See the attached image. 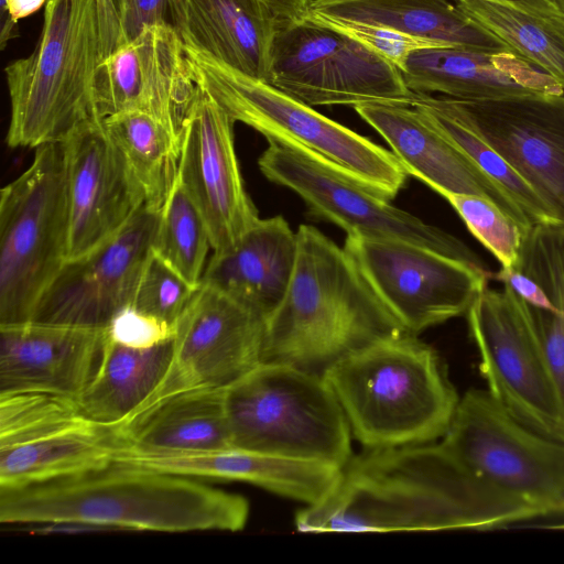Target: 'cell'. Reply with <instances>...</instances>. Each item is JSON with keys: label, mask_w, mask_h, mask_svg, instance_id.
<instances>
[{"label": "cell", "mask_w": 564, "mask_h": 564, "mask_svg": "<svg viewBox=\"0 0 564 564\" xmlns=\"http://www.w3.org/2000/svg\"><path fill=\"white\" fill-rule=\"evenodd\" d=\"M47 0H0V48L19 36L20 20L33 14L45 6Z\"/></svg>", "instance_id": "obj_41"}, {"label": "cell", "mask_w": 564, "mask_h": 564, "mask_svg": "<svg viewBox=\"0 0 564 564\" xmlns=\"http://www.w3.org/2000/svg\"><path fill=\"white\" fill-rule=\"evenodd\" d=\"M297 257V234L282 216L259 218L229 249L214 252L200 283L241 301L265 321L285 296Z\"/></svg>", "instance_id": "obj_26"}, {"label": "cell", "mask_w": 564, "mask_h": 564, "mask_svg": "<svg viewBox=\"0 0 564 564\" xmlns=\"http://www.w3.org/2000/svg\"><path fill=\"white\" fill-rule=\"evenodd\" d=\"M234 123L199 87L184 124L178 180L206 224L214 252L232 247L260 218L243 185Z\"/></svg>", "instance_id": "obj_18"}, {"label": "cell", "mask_w": 564, "mask_h": 564, "mask_svg": "<svg viewBox=\"0 0 564 564\" xmlns=\"http://www.w3.org/2000/svg\"><path fill=\"white\" fill-rule=\"evenodd\" d=\"M63 145L70 260L117 235L144 206V198L102 121L80 128Z\"/></svg>", "instance_id": "obj_19"}, {"label": "cell", "mask_w": 564, "mask_h": 564, "mask_svg": "<svg viewBox=\"0 0 564 564\" xmlns=\"http://www.w3.org/2000/svg\"><path fill=\"white\" fill-rule=\"evenodd\" d=\"M323 376L367 449L442 438L460 398L436 351L408 332L343 357Z\"/></svg>", "instance_id": "obj_4"}, {"label": "cell", "mask_w": 564, "mask_h": 564, "mask_svg": "<svg viewBox=\"0 0 564 564\" xmlns=\"http://www.w3.org/2000/svg\"><path fill=\"white\" fill-rule=\"evenodd\" d=\"M249 503L189 477L112 462L46 481L0 487V522L75 521L156 532L240 531Z\"/></svg>", "instance_id": "obj_2"}, {"label": "cell", "mask_w": 564, "mask_h": 564, "mask_svg": "<svg viewBox=\"0 0 564 564\" xmlns=\"http://www.w3.org/2000/svg\"><path fill=\"white\" fill-rule=\"evenodd\" d=\"M258 164L269 181L296 193L313 215L347 235L404 240L459 259H480L455 236L300 151L269 142Z\"/></svg>", "instance_id": "obj_14"}, {"label": "cell", "mask_w": 564, "mask_h": 564, "mask_svg": "<svg viewBox=\"0 0 564 564\" xmlns=\"http://www.w3.org/2000/svg\"><path fill=\"white\" fill-rule=\"evenodd\" d=\"M540 517L463 467L441 443L368 449L295 516L301 532L487 530Z\"/></svg>", "instance_id": "obj_1"}, {"label": "cell", "mask_w": 564, "mask_h": 564, "mask_svg": "<svg viewBox=\"0 0 564 564\" xmlns=\"http://www.w3.org/2000/svg\"><path fill=\"white\" fill-rule=\"evenodd\" d=\"M412 107L511 198L532 225H560L534 189L469 126L436 105L427 94H419Z\"/></svg>", "instance_id": "obj_32"}, {"label": "cell", "mask_w": 564, "mask_h": 564, "mask_svg": "<svg viewBox=\"0 0 564 564\" xmlns=\"http://www.w3.org/2000/svg\"><path fill=\"white\" fill-rule=\"evenodd\" d=\"M557 8L564 13V0H552Z\"/></svg>", "instance_id": "obj_45"}, {"label": "cell", "mask_w": 564, "mask_h": 564, "mask_svg": "<svg viewBox=\"0 0 564 564\" xmlns=\"http://www.w3.org/2000/svg\"><path fill=\"white\" fill-rule=\"evenodd\" d=\"M185 44V43H184ZM197 85L268 142L300 151L391 200L408 173L392 151L323 116L269 83L185 44Z\"/></svg>", "instance_id": "obj_6"}, {"label": "cell", "mask_w": 564, "mask_h": 564, "mask_svg": "<svg viewBox=\"0 0 564 564\" xmlns=\"http://www.w3.org/2000/svg\"><path fill=\"white\" fill-rule=\"evenodd\" d=\"M68 231L64 145L44 144L0 192V326L31 321L67 260Z\"/></svg>", "instance_id": "obj_8"}, {"label": "cell", "mask_w": 564, "mask_h": 564, "mask_svg": "<svg viewBox=\"0 0 564 564\" xmlns=\"http://www.w3.org/2000/svg\"><path fill=\"white\" fill-rule=\"evenodd\" d=\"M158 214L143 206L112 238L66 260L30 322L107 329L118 313L133 304L152 253Z\"/></svg>", "instance_id": "obj_16"}, {"label": "cell", "mask_w": 564, "mask_h": 564, "mask_svg": "<svg viewBox=\"0 0 564 564\" xmlns=\"http://www.w3.org/2000/svg\"><path fill=\"white\" fill-rule=\"evenodd\" d=\"M432 99L477 132L564 226V94Z\"/></svg>", "instance_id": "obj_15"}, {"label": "cell", "mask_w": 564, "mask_h": 564, "mask_svg": "<svg viewBox=\"0 0 564 564\" xmlns=\"http://www.w3.org/2000/svg\"><path fill=\"white\" fill-rule=\"evenodd\" d=\"M444 198L470 234L495 257L500 264L499 270L509 271L517 265L528 229L484 197L449 194Z\"/></svg>", "instance_id": "obj_34"}, {"label": "cell", "mask_w": 564, "mask_h": 564, "mask_svg": "<svg viewBox=\"0 0 564 564\" xmlns=\"http://www.w3.org/2000/svg\"><path fill=\"white\" fill-rule=\"evenodd\" d=\"M231 446L343 468L352 457L346 415L323 375L261 362L225 388Z\"/></svg>", "instance_id": "obj_7"}, {"label": "cell", "mask_w": 564, "mask_h": 564, "mask_svg": "<svg viewBox=\"0 0 564 564\" xmlns=\"http://www.w3.org/2000/svg\"><path fill=\"white\" fill-rule=\"evenodd\" d=\"M268 83L308 106L397 104L419 93L401 70L347 34L311 18L279 28Z\"/></svg>", "instance_id": "obj_10"}, {"label": "cell", "mask_w": 564, "mask_h": 564, "mask_svg": "<svg viewBox=\"0 0 564 564\" xmlns=\"http://www.w3.org/2000/svg\"><path fill=\"white\" fill-rule=\"evenodd\" d=\"M169 22L185 44L268 83L273 41L286 21L262 0H169Z\"/></svg>", "instance_id": "obj_25"}, {"label": "cell", "mask_w": 564, "mask_h": 564, "mask_svg": "<svg viewBox=\"0 0 564 564\" xmlns=\"http://www.w3.org/2000/svg\"><path fill=\"white\" fill-rule=\"evenodd\" d=\"M99 37H100V57L109 56L120 45L121 32L118 18L111 0H96Z\"/></svg>", "instance_id": "obj_42"}, {"label": "cell", "mask_w": 564, "mask_h": 564, "mask_svg": "<svg viewBox=\"0 0 564 564\" xmlns=\"http://www.w3.org/2000/svg\"><path fill=\"white\" fill-rule=\"evenodd\" d=\"M296 234L294 272L267 319L262 362L324 375L343 357L406 333L344 248L310 225Z\"/></svg>", "instance_id": "obj_3"}, {"label": "cell", "mask_w": 564, "mask_h": 564, "mask_svg": "<svg viewBox=\"0 0 564 564\" xmlns=\"http://www.w3.org/2000/svg\"><path fill=\"white\" fill-rule=\"evenodd\" d=\"M285 21H300L307 14L311 0H262Z\"/></svg>", "instance_id": "obj_44"}, {"label": "cell", "mask_w": 564, "mask_h": 564, "mask_svg": "<svg viewBox=\"0 0 564 564\" xmlns=\"http://www.w3.org/2000/svg\"><path fill=\"white\" fill-rule=\"evenodd\" d=\"M198 91L185 44L169 22L145 26L97 67L96 104L102 120L142 111L182 138Z\"/></svg>", "instance_id": "obj_17"}, {"label": "cell", "mask_w": 564, "mask_h": 564, "mask_svg": "<svg viewBox=\"0 0 564 564\" xmlns=\"http://www.w3.org/2000/svg\"><path fill=\"white\" fill-rule=\"evenodd\" d=\"M401 74L414 93H441L462 100L564 94L552 76L513 51L469 46L421 48L409 55Z\"/></svg>", "instance_id": "obj_23"}, {"label": "cell", "mask_w": 564, "mask_h": 564, "mask_svg": "<svg viewBox=\"0 0 564 564\" xmlns=\"http://www.w3.org/2000/svg\"><path fill=\"white\" fill-rule=\"evenodd\" d=\"M122 445L116 426L78 406L55 412L0 438V487H17L104 467Z\"/></svg>", "instance_id": "obj_22"}, {"label": "cell", "mask_w": 564, "mask_h": 564, "mask_svg": "<svg viewBox=\"0 0 564 564\" xmlns=\"http://www.w3.org/2000/svg\"><path fill=\"white\" fill-rule=\"evenodd\" d=\"M172 339L135 349L115 343L106 332L97 368L75 399L80 412L108 426L127 421L162 380L171 360Z\"/></svg>", "instance_id": "obj_29"}, {"label": "cell", "mask_w": 564, "mask_h": 564, "mask_svg": "<svg viewBox=\"0 0 564 564\" xmlns=\"http://www.w3.org/2000/svg\"><path fill=\"white\" fill-rule=\"evenodd\" d=\"M323 22L366 45L400 70L409 55L421 48L441 47L429 40L369 23L327 17H305Z\"/></svg>", "instance_id": "obj_37"}, {"label": "cell", "mask_w": 564, "mask_h": 564, "mask_svg": "<svg viewBox=\"0 0 564 564\" xmlns=\"http://www.w3.org/2000/svg\"><path fill=\"white\" fill-rule=\"evenodd\" d=\"M106 332L107 336L117 344L147 349L171 340L174 327L129 306L113 317Z\"/></svg>", "instance_id": "obj_38"}, {"label": "cell", "mask_w": 564, "mask_h": 564, "mask_svg": "<svg viewBox=\"0 0 564 564\" xmlns=\"http://www.w3.org/2000/svg\"><path fill=\"white\" fill-rule=\"evenodd\" d=\"M100 61L96 0H47L36 46L4 67L7 143L36 149L102 121L96 104Z\"/></svg>", "instance_id": "obj_5"}, {"label": "cell", "mask_w": 564, "mask_h": 564, "mask_svg": "<svg viewBox=\"0 0 564 564\" xmlns=\"http://www.w3.org/2000/svg\"><path fill=\"white\" fill-rule=\"evenodd\" d=\"M105 339L106 329L36 322L0 326V393L76 399L97 368Z\"/></svg>", "instance_id": "obj_20"}, {"label": "cell", "mask_w": 564, "mask_h": 564, "mask_svg": "<svg viewBox=\"0 0 564 564\" xmlns=\"http://www.w3.org/2000/svg\"><path fill=\"white\" fill-rule=\"evenodd\" d=\"M197 288L152 252L132 306L174 327Z\"/></svg>", "instance_id": "obj_36"}, {"label": "cell", "mask_w": 564, "mask_h": 564, "mask_svg": "<svg viewBox=\"0 0 564 564\" xmlns=\"http://www.w3.org/2000/svg\"><path fill=\"white\" fill-rule=\"evenodd\" d=\"M113 462L185 477L246 481L306 506L317 503L329 492L341 469L232 446L158 452L121 445Z\"/></svg>", "instance_id": "obj_24"}, {"label": "cell", "mask_w": 564, "mask_h": 564, "mask_svg": "<svg viewBox=\"0 0 564 564\" xmlns=\"http://www.w3.org/2000/svg\"><path fill=\"white\" fill-rule=\"evenodd\" d=\"M265 325L241 301L200 283L174 325L162 380L129 419L178 392L230 386L262 362Z\"/></svg>", "instance_id": "obj_13"}, {"label": "cell", "mask_w": 564, "mask_h": 564, "mask_svg": "<svg viewBox=\"0 0 564 564\" xmlns=\"http://www.w3.org/2000/svg\"><path fill=\"white\" fill-rule=\"evenodd\" d=\"M344 249L387 310L415 335L466 315L494 278L481 259H459L404 240L347 235Z\"/></svg>", "instance_id": "obj_11"}, {"label": "cell", "mask_w": 564, "mask_h": 564, "mask_svg": "<svg viewBox=\"0 0 564 564\" xmlns=\"http://www.w3.org/2000/svg\"><path fill=\"white\" fill-rule=\"evenodd\" d=\"M111 1L120 26V45L135 37L148 25L169 22V0Z\"/></svg>", "instance_id": "obj_40"}, {"label": "cell", "mask_w": 564, "mask_h": 564, "mask_svg": "<svg viewBox=\"0 0 564 564\" xmlns=\"http://www.w3.org/2000/svg\"><path fill=\"white\" fill-rule=\"evenodd\" d=\"M513 269L532 278L546 294L552 311L564 316V226H531Z\"/></svg>", "instance_id": "obj_35"}, {"label": "cell", "mask_w": 564, "mask_h": 564, "mask_svg": "<svg viewBox=\"0 0 564 564\" xmlns=\"http://www.w3.org/2000/svg\"><path fill=\"white\" fill-rule=\"evenodd\" d=\"M390 145L412 175L445 197L476 195L500 208L522 228L533 226L522 209L485 176L412 106L362 104L354 107Z\"/></svg>", "instance_id": "obj_21"}, {"label": "cell", "mask_w": 564, "mask_h": 564, "mask_svg": "<svg viewBox=\"0 0 564 564\" xmlns=\"http://www.w3.org/2000/svg\"><path fill=\"white\" fill-rule=\"evenodd\" d=\"M440 443L473 475L540 517L564 513V441L524 424L487 390L459 398Z\"/></svg>", "instance_id": "obj_9"}, {"label": "cell", "mask_w": 564, "mask_h": 564, "mask_svg": "<svg viewBox=\"0 0 564 564\" xmlns=\"http://www.w3.org/2000/svg\"><path fill=\"white\" fill-rule=\"evenodd\" d=\"M502 285L487 286L465 315L487 391L524 424L564 441V410L524 300Z\"/></svg>", "instance_id": "obj_12"}, {"label": "cell", "mask_w": 564, "mask_h": 564, "mask_svg": "<svg viewBox=\"0 0 564 564\" xmlns=\"http://www.w3.org/2000/svg\"><path fill=\"white\" fill-rule=\"evenodd\" d=\"M306 17H327L383 26L438 46L512 51L447 0H311Z\"/></svg>", "instance_id": "obj_28"}, {"label": "cell", "mask_w": 564, "mask_h": 564, "mask_svg": "<svg viewBox=\"0 0 564 564\" xmlns=\"http://www.w3.org/2000/svg\"><path fill=\"white\" fill-rule=\"evenodd\" d=\"M212 249L206 224L194 202L177 181L158 214L152 252L198 286Z\"/></svg>", "instance_id": "obj_33"}, {"label": "cell", "mask_w": 564, "mask_h": 564, "mask_svg": "<svg viewBox=\"0 0 564 564\" xmlns=\"http://www.w3.org/2000/svg\"><path fill=\"white\" fill-rule=\"evenodd\" d=\"M116 429L122 445L140 451L192 452L231 446L225 388L175 393Z\"/></svg>", "instance_id": "obj_27"}, {"label": "cell", "mask_w": 564, "mask_h": 564, "mask_svg": "<svg viewBox=\"0 0 564 564\" xmlns=\"http://www.w3.org/2000/svg\"><path fill=\"white\" fill-rule=\"evenodd\" d=\"M102 122L140 186L144 206L159 213L177 181L182 138L142 111L116 113Z\"/></svg>", "instance_id": "obj_30"}, {"label": "cell", "mask_w": 564, "mask_h": 564, "mask_svg": "<svg viewBox=\"0 0 564 564\" xmlns=\"http://www.w3.org/2000/svg\"><path fill=\"white\" fill-rule=\"evenodd\" d=\"M467 17L564 89V18H545L486 0H455Z\"/></svg>", "instance_id": "obj_31"}, {"label": "cell", "mask_w": 564, "mask_h": 564, "mask_svg": "<svg viewBox=\"0 0 564 564\" xmlns=\"http://www.w3.org/2000/svg\"><path fill=\"white\" fill-rule=\"evenodd\" d=\"M524 303L564 410V316Z\"/></svg>", "instance_id": "obj_39"}, {"label": "cell", "mask_w": 564, "mask_h": 564, "mask_svg": "<svg viewBox=\"0 0 564 564\" xmlns=\"http://www.w3.org/2000/svg\"><path fill=\"white\" fill-rule=\"evenodd\" d=\"M513 7L545 18H564V13L552 0H486Z\"/></svg>", "instance_id": "obj_43"}]
</instances>
